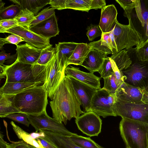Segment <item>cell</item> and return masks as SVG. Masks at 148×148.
Instances as JSON below:
<instances>
[{
	"instance_id": "2e32d148",
	"label": "cell",
	"mask_w": 148,
	"mask_h": 148,
	"mask_svg": "<svg viewBox=\"0 0 148 148\" xmlns=\"http://www.w3.org/2000/svg\"><path fill=\"white\" fill-rule=\"evenodd\" d=\"M142 95L140 89L124 81L117 89L115 94L116 100L129 103L141 101Z\"/></svg>"
},
{
	"instance_id": "f1b7e54d",
	"label": "cell",
	"mask_w": 148,
	"mask_h": 148,
	"mask_svg": "<svg viewBox=\"0 0 148 148\" xmlns=\"http://www.w3.org/2000/svg\"><path fill=\"white\" fill-rule=\"evenodd\" d=\"M92 0H66V9L88 12L90 10Z\"/></svg>"
},
{
	"instance_id": "ab89813d",
	"label": "cell",
	"mask_w": 148,
	"mask_h": 148,
	"mask_svg": "<svg viewBox=\"0 0 148 148\" xmlns=\"http://www.w3.org/2000/svg\"><path fill=\"white\" fill-rule=\"evenodd\" d=\"M6 118L23 124L28 127L30 124L27 118V115L25 113L19 112L10 114L4 116Z\"/></svg>"
},
{
	"instance_id": "bcb514c9",
	"label": "cell",
	"mask_w": 148,
	"mask_h": 148,
	"mask_svg": "<svg viewBox=\"0 0 148 148\" xmlns=\"http://www.w3.org/2000/svg\"><path fill=\"white\" fill-rule=\"evenodd\" d=\"M17 57V53L13 55H10V53H7L5 51L3 50L0 52V65H3L5 61L8 59L16 60Z\"/></svg>"
},
{
	"instance_id": "d590c367",
	"label": "cell",
	"mask_w": 148,
	"mask_h": 148,
	"mask_svg": "<svg viewBox=\"0 0 148 148\" xmlns=\"http://www.w3.org/2000/svg\"><path fill=\"white\" fill-rule=\"evenodd\" d=\"M104 85L103 88L115 96L116 92L120 87L118 85L114 73L111 76L103 78Z\"/></svg>"
},
{
	"instance_id": "ee69618b",
	"label": "cell",
	"mask_w": 148,
	"mask_h": 148,
	"mask_svg": "<svg viewBox=\"0 0 148 148\" xmlns=\"http://www.w3.org/2000/svg\"><path fill=\"white\" fill-rule=\"evenodd\" d=\"M7 147V148H36L22 140L13 142L11 144L8 143Z\"/></svg>"
},
{
	"instance_id": "cb8c5ba5",
	"label": "cell",
	"mask_w": 148,
	"mask_h": 148,
	"mask_svg": "<svg viewBox=\"0 0 148 148\" xmlns=\"http://www.w3.org/2000/svg\"><path fill=\"white\" fill-rule=\"evenodd\" d=\"M21 10L27 9L36 15L44 6L49 4L50 0H11Z\"/></svg>"
},
{
	"instance_id": "603a6c76",
	"label": "cell",
	"mask_w": 148,
	"mask_h": 148,
	"mask_svg": "<svg viewBox=\"0 0 148 148\" xmlns=\"http://www.w3.org/2000/svg\"><path fill=\"white\" fill-rule=\"evenodd\" d=\"M91 49L87 43H78L72 55L67 61L65 68L71 64L81 66Z\"/></svg>"
},
{
	"instance_id": "ba28073f",
	"label": "cell",
	"mask_w": 148,
	"mask_h": 148,
	"mask_svg": "<svg viewBox=\"0 0 148 148\" xmlns=\"http://www.w3.org/2000/svg\"><path fill=\"white\" fill-rule=\"evenodd\" d=\"M27 118L36 132L46 130L70 136L75 134L68 130L62 123L50 117L46 111L37 115H27Z\"/></svg>"
},
{
	"instance_id": "e0dca14e",
	"label": "cell",
	"mask_w": 148,
	"mask_h": 148,
	"mask_svg": "<svg viewBox=\"0 0 148 148\" xmlns=\"http://www.w3.org/2000/svg\"><path fill=\"white\" fill-rule=\"evenodd\" d=\"M42 50L27 43L17 45L16 49L17 55V59L23 63L33 65L38 59Z\"/></svg>"
},
{
	"instance_id": "484cf974",
	"label": "cell",
	"mask_w": 148,
	"mask_h": 148,
	"mask_svg": "<svg viewBox=\"0 0 148 148\" xmlns=\"http://www.w3.org/2000/svg\"><path fill=\"white\" fill-rule=\"evenodd\" d=\"M110 58L121 71L128 68L132 64V60L125 49L112 54Z\"/></svg>"
},
{
	"instance_id": "11a10c76",
	"label": "cell",
	"mask_w": 148,
	"mask_h": 148,
	"mask_svg": "<svg viewBox=\"0 0 148 148\" xmlns=\"http://www.w3.org/2000/svg\"><path fill=\"white\" fill-rule=\"evenodd\" d=\"M145 35L146 36L147 38H148V18L146 24Z\"/></svg>"
},
{
	"instance_id": "9f6ffc18",
	"label": "cell",
	"mask_w": 148,
	"mask_h": 148,
	"mask_svg": "<svg viewBox=\"0 0 148 148\" xmlns=\"http://www.w3.org/2000/svg\"><path fill=\"white\" fill-rule=\"evenodd\" d=\"M144 89H145L148 92V86L146 88H145Z\"/></svg>"
},
{
	"instance_id": "30bf717a",
	"label": "cell",
	"mask_w": 148,
	"mask_h": 148,
	"mask_svg": "<svg viewBox=\"0 0 148 148\" xmlns=\"http://www.w3.org/2000/svg\"><path fill=\"white\" fill-rule=\"evenodd\" d=\"M46 68L45 79L43 85L47 92L48 97L51 100L64 74L61 71L57 52L46 65Z\"/></svg>"
},
{
	"instance_id": "9a60e30c",
	"label": "cell",
	"mask_w": 148,
	"mask_h": 148,
	"mask_svg": "<svg viewBox=\"0 0 148 148\" xmlns=\"http://www.w3.org/2000/svg\"><path fill=\"white\" fill-rule=\"evenodd\" d=\"M64 73L97 89H100L101 77L96 76L93 73H86L80 70L79 68L67 66L65 69Z\"/></svg>"
},
{
	"instance_id": "d4e9b609",
	"label": "cell",
	"mask_w": 148,
	"mask_h": 148,
	"mask_svg": "<svg viewBox=\"0 0 148 148\" xmlns=\"http://www.w3.org/2000/svg\"><path fill=\"white\" fill-rule=\"evenodd\" d=\"M15 95L0 94V117H3L9 114L20 112L15 107L14 101Z\"/></svg>"
},
{
	"instance_id": "7dc6e473",
	"label": "cell",
	"mask_w": 148,
	"mask_h": 148,
	"mask_svg": "<svg viewBox=\"0 0 148 148\" xmlns=\"http://www.w3.org/2000/svg\"><path fill=\"white\" fill-rule=\"evenodd\" d=\"M106 4L104 0H92L90 8L95 10L102 9L106 6Z\"/></svg>"
},
{
	"instance_id": "8d00e7d4",
	"label": "cell",
	"mask_w": 148,
	"mask_h": 148,
	"mask_svg": "<svg viewBox=\"0 0 148 148\" xmlns=\"http://www.w3.org/2000/svg\"><path fill=\"white\" fill-rule=\"evenodd\" d=\"M98 72L100 75L101 78H103L111 76L114 73L110 57H107L105 58Z\"/></svg>"
},
{
	"instance_id": "db71d44e",
	"label": "cell",
	"mask_w": 148,
	"mask_h": 148,
	"mask_svg": "<svg viewBox=\"0 0 148 148\" xmlns=\"http://www.w3.org/2000/svg\"><path fill=\"white\" fill-rule=\"evenodd\" d=\"M5 3L1 0H0V10H2L5 7L4 5Z\"/></svg>"
},
{
	"instance_id": "f6af8a7d",
	"label": "cell",
	"mask_w": 148,
	"mask_h": 148,
	"mask_svg": "<svg viewBox=\"0 0 148 148\" xmlns=\"http://www.w3.org/2000/svg\"><path fill=\"white\" fill-rule=\"evenodd\" d=\"M49 4L51 7L58 10L66 9V0H50Z\"/></svg>"
},
{
	"instance_id": "5bb4252c",
	"label": "cell",
	"mask_w": 148,
	"mask_h": 148,
	"mask_svg": "<svg viewBox=\"0 0 148 148\" xmlns=\"http://www.w3.org/2000/svg\"><path fill=\"white\" fill-rule=\"evenodd\" d=\"M29 28L39 35L49 39L58 35L59 32L55 14L38 23L30 26Z\"/></svg>"
},
{
	"instance_id": "4dcf8cb0",
	"label": "cell",
	"mask_w": 148,
	"mask_h": 148,
	"mask_svg": "<svg viewBox=\"0 0 148 148\" xmlns=\"http://www.w3.org/2000/svg\"><path fill=\"white\" fill-rule=\"evenodd\" d=\"M14 19L18 25L29 27L30 23L35 19L34 14L27 9L21 10L18 14Z\"/></svg>"
},
{
	"instance_id": "e575fe53",
	"label": "cell",
	"mask_w": 148,
	"mask_h": 148,
	"mask_svg": "<svg viewBox=\"0 0 148 148\" xmlns=\"http://www.w3.org/2000/svg\"><path fill=\"white\" fill-rule=\"evenodd\" d=\"M136 54L139 61L148 62V38L136 47Z\"/></svg>"
},
{
	"instance_id": "ac0fdd59",
	"label": "cell",
	"mask_w": 148,
	"mask_h": 148,
	"mask_svg": "<svg viewBox=\"0 0 148 148\" xmlns=\"http://www.w3.org/2000/svg\"><path fill=\"white\" fill-rule=\"evenodd\" d=\"M99 26L102 33L110 32L117 20V12L113 4L106 5L101 9Z\"/></svg>"
},
{
	"instance_id": "44dd1931",
	"label": "cell",
	"mask_w": 148,
	"mask_h": 148,
	"mask_svg": "<svg viewBox=\"0 0 148 148\" xmlns=\"http://www.w3.org/2000/svg\"><path fill=\"white\" fill-rule=\"evenodd\" d=\"M108 55L95 49H91L81 66L90 72H98Z\"/></svg>"
},
{
	"instance_id": "9c48e42d",
	"label": "cell",
	"mask_w": 148,
	"mask_h": 148,
	"mask_svg": "<svg viewBox=\"0 0 148 148\" xmlns=\"http://www.w3.org/2000/svg\"><path fill=\"white\" fill-rule=\"evenodd\" d=\"M122 71L125 82L141 89L148 86V62L135 63Z\"/></svg>"
},
{
	"instance_id": "5b68a950",
	"label": "cell",
	"mask_w": 148,
	"mask_h": 148,
	"mask_svg": "<svg viewBox=\"0 0 148 148\" xmlns=\"http://www.w3.org/2000/svg\"><path fill=\"white\" fill-rule=\"evenodd\" d=\"M117 52L123 49L127 50L138 46L143 41L141 34L134 28L132 21L128 25L119 23L117 20L112 29Z\"/></svg>"
},
{
	"instance_id": "4316f807",
	"label": "cell",
	"mask_w": 148,
	"mask_h": 148,
	"mask_svg": "<svg viewBox=\"0 0 148 148\" xmlns=\"http://www.w3.org/2000/svg\"><path fill=\"white\" fill-rule=\"evenodd\" d=\"M10 123L12 128L18 138L27 143L33 146L36 148H44L40 145L36 139H33L30 135L18 126L16 125L13 121H11Z\"/></svg>"
},
{
	"instance_id": "6f0895ef",
	"label": "cell",
	"mask_w": 148,
	"mask_h": 148,
	"mask_svg": "<svg viewBox=\"0 0 148 148\" xmlns=\"http://www.w3.org/2000/svg\"><path fill=\"white\" fill-rule=\"evenodd\" d=\"M101 148H103V147H101Z\"/></svg>"
},
{
	"instance_id": "f546056e",
	"label": "cell",
	"mask_w": 148,
	"mask_h": 148,
	"mask_svg": "<svg viewBox=\"0 0 148 148\" xmlns=\"http://www.w3.org/2000/svg\"><path fill=\"white\" fill-rule=\"evenodd\" d=\"M137 16L143 27L147 24L148 18V7L139 0H133Z\"/></svg>"
},
{
	"instance_id": "1f68e13d",
	"label": "cell",
	"mask_w": 148,
	"mask_h": 148,
	"mask_svg": "<svg viewBox=\"0 0 148 148\" xmlns=\"http://www.w3.org/2000/svg\"><path fill=\"white\" fill-rule=\"evenodd\" d=\"M56 52V48L52 47L51 45L49 47L42 49L39 58L35 64L46 66Z\"/></svg>"
},
{
	"instance_id": "7402d4cb",
	"label": "cell",
	"mask_w": 148,
	"mask_h": 148,
	"mask_svg": "<svg viewBox=\"0 0 148 148\" xmlns=\"http://www.w3.org/2000/svg\"><path fill=\"white\" fill-rule=\"evenodd\" d=\"M43 83L5 82L0 88V94L15 95L27 89L32 88Z\"/></svg>"
},
{
	"instance_id": "f907efd6",
	"label": "cell",
	"mask_w": 148,
	"mask_h": 148,
	"mask_svg": "<svg viewBox=\"0 0 148 148\" xmlns=\"http://www.w3.org/2000/svg\"><path fill=\"white\" fill-rule=\"evenodd\" d=\"M141 90L143 93L141 101L143 103L148 105V92L144 89H141Z\"/></svg>"
},
{
	"instance_id": "7bdbcfd3",
	"label": "cell",
	"mask_w": 148,
	"mask_h": 148,
	"mask_svg": "<svg viewBox=\"0 0 148 148\" xmlns=\"http://www.w3.org/2000/svg\"><path fill=\"white\" fill-rule=\"evenodd\" d=\"M18 25L14 18L0 20V32L5 33V31Z\"/></svg>"
},
{
	"instance_id": "f5cc1de1",
	"label": "cell",
	"mask_w": 148,
	"mask_h": 148,
	"mask_svg": "<svg viewBox=\"0 0 148 148\" xmlns=\"http://www.w3.org/2000/svg\"><path fill=\"white\" fill-rule=\"evenodd\" d=\"M6 65H0V80L6 77L5 70Z\"/></svg>"
},
{
	"instance_id": "83f0119b",
	"label": "cell",
	"mask_w": 148,
	"mask_h": 148,
	"mask_svg": "<svg viewBox=\"0 0 148 148\" xmlns=\"http://www.w3.org/2000/svg\"><path fill=\"white\" fill-rule=\"evenodd\" d=\"M75 144L82 148H101V147L89 137L79 136L75 134L70 136Z\"/></svg>"
},
{
	"instance_id": "74e56055",
	"label": "cell",
	"mask_w": 148,
	"mask_h": 148,
	"mask_svg": "<svg viewBox=\"0 0 148 148\" xmlns=\"http://www.w3.org/2000/svg\"><path fill=\"white\" fill-rule=\"evenodd\" d=\"M91 49H94L107 54H113L112 51L105 41L101 39L99 40L90 42L88 44Z\"/></svg>"
},
{
	"instance_id": "60d3db41",
	"label": "cell",
	"mask_w": 148,
	"mask_h": 148,
	"mask_svg": "<svg viewBox=\"0 0 148 148\" xmlns=\"http://www.w3.org/2000/svg\"><path fill=\"white\" fill-rule=\"evenodd\" d=\"M86 35L89 40L92 41L98 36H101L102 32L97 25L90 24L86 28Z\"/></svg>"
},
{
	"instance_id": "ffe728a7",
	"label": "cell",
	"mask_w": 148,
	"mask_h": 148,
	"mask_svg": "<svg viewBox=\"0 0 148 148\" xmlns=\"http://www.w3.org/2000/svg\"><path fill=\"white\" fill-rule=\"evenodd\" d=\"M78 43L73 42H59L56 44L57 58L61 72L64 73L66 62L70 58Z\"/></svg>"
},
{
	"instance_id": "8992f818",
	"label": "cell",
	"mask_w": 148,
	"mask_h": 148,
	"mask_svg": "<svg viewBox=\"0 0 148 148\" xmlns=\"http://www.w3.org/2000/svg\"><path fill=\"white\" fill-rule=\"evenodd\" d=\"M113 110L116 116L148 124V105L141 101L129 103L116 99Z\"/></svg>"
},
{
	"instance_id": "277c9868",
	"label": "cell",
	"mask_w": 148,
	"mask_h": 148,
	"mask_svg": "<svg viewBox=\"0 0 148 148\" xmlns=\"http://www.w3.org/2000/svg\"><path fill=\"white\" fill-rule=\"evenodd\" d=\"M120 135L128 148H147L148 124L122 118L120 123Z\"/></svg>"
},
{
	"instance_id": "6da1fadb",
	"label": "cell",
	"mask_w": 148,
	"mask_h": 148,
	"mask_svg": "<svg viewBox=\"0 0 148 148\" xmlns=\"http://www.w3.org/2000/svg\"><path fill=\"white\" fill-rule=\"evenodd\" d=\"M53 118L66 125L73 118H77L85 112L69 77L64 74L52 99L50 101Z\"/></svg>"
},
{
	"instance_id": "3957f363",
	"label": "cell",
	"mask_w": 148,
	"mask_h": 148,
	"mask_svg": "<svg viewBox=\"0 0 148 148\" xmlns=\"http://www.w3.org/2000/svg\"><path fill=\"white\" fill-rule=\"evenodd\" d=\"M46 66L23 63L16 59L12 64L6 65L5 82L44 83L46 74Z\"/></svg>"
},
{
	"instance_id": "681fc988",
	"label": "cell",
	"mask_w": 148,
	"mask_h": 148,
	"mask_svg": "<svg viewBox=\"0 0 148 148\" xmlns=\"http://www.w3.org/2000/svg\"><path fill=\"white\" fill-rule=\"evenodd\" d=\"M30 136L34 139H36L39 137L43 138L45 136L44 133L41 131H40L39 132H33L30 134Z\"/></svg>"
},
{
	"instance_id": "d6a6232c",
	"label": "cell",
	"mask_w": 148,
	"mask_h": 148,
	"mask_svg": "<svg viewBox=\"0 0 148 148\" xmlns=\"http://www.w3.org/2000/svg\"><path fill=\"white\" fill-rule=\"evenodd\" d=\"M21 10L20 6L16 4L5 7L0 10V20L14 19L18 14Z\"/></svg>"
},
{
	"instance_id": "7a4b0ae2",
	"label": "cell",
	"mask_w": 148,
	"mask_h": 148,
	"mask_svg": "<svg viewBox=\"0 0 148 148\" xmlns=\"http://www.w3.org/2000/svg\"><path fill=\"white\" fill-rule=\"evenodd\" d=\"M48 96L43 85H39L15 95L14 101L20 112L27 115H37L46 111Z\"/></svg>"
},
{
	"instance_id": "816d5d0a",
	"label": "cell",
	"mask_w": 148,
	"mask_h": 148,
	"mask_svg": "<svg viewBox=\"0 0 148 148\" xmlns=\"http://www.w3.org/2000/svg\"><path fill=\"white\" fill-rule=\"evenodd\" d=\"M1 132L0 134V148H7L8 143L5 141L3 138L4 135Z\"/></svg>"
},
{
	"instance_id": "c3c4849f",
	"label": "cell",
	"mask_w": 148,
	"mask_h": 148,
	"mask_svg": "<svg viewBox=\"0 0 148 148\" xmlns=\"http://www.w3.org/2000/svg\"><path fill=\"white\" fill-rule=\"evenodd\" d=\"M41 145L44 148H57L53 145L41 137H39L36 139Z\"/></svg>"
},
{
	"instance_id": "52a82bcc",
	"label": "cell",
	"mask_w": 148,
	"mask_h": 148,
	"mask_svg": "<svg viewBox=\"0 0 148 148\" xmlns=\"http://www.w3.org/2000/svg\"><path fill=\"white\" fill-rule=\"evenodd\" d=\"M115 100V96L103 88L97 90L92 100L90 111L103 118L116 116L113 110Z\"/></svg>"
},
{
	"instance_id": "4fadbf2b",
	"label": "cell",
	"mask_w": 148,
	"mask_h": 148,
	"mask_svg": "<svg viewBox=\"0 0 148 148\" xmlns=\"http://www.w3.org/2000/svg\"><path fill=\"white\" fill-rule=\"evenodd\" d=\"M67 76L70 80L84 112H90L92 100L97 89L73 77Z\"/></svg>"
},
{
	"instance_id": "680465c9",
	"label": "cell",
	"mask_w": 148,
	"mask_h": 148,
	"mask_svg": "<svg viewBox=\"0 0 148 148\" xmlns=\"http://www.w3.org/2000/svg\"></svg>"
},
{
	"instance_id": "b9f144b4",
	"label": "cell",
	"mask_w": 148,
	"mask_h": 148,
	"mask_svg": "<svg viewBox=\"0 0 148 148\" xmlns=\"http://www.w3.org/2000/svg\"><path fill=\"white\" fill-rule=\"evenodd\" d=\"M25 41L20 36L15 34H12L5 38H0V49L1 50L5 44L10 43L16 46L20 42Z\"/></svg>"
},
{
	"instance_id": "836d02e7",
	"label": "cell",
	"mask_w": 148,
	"mask_h": 148,
	"mask_svg": "<svg viewBox=\"0 0 148 148\" xmlns=\"http://www.w3.org/2000/svg\"><path fill=\"white\" fill-rule=\"evenodd\" d=\"M50 7L43 9L35 16V19L30 23L29 27L45 20L55 14V9L53 8Z\"/></svg>"
},
{
	"instance_id": "8fae6325",
	"label": "cell",
	"mask_w": 148,
	"mask_h": 148,
	"mask_svg": "<svg viewBox=\"0 0 148 148\" xmlns=\"http://www.w3.org/2000/svg\"><path fill=\"white\" fill-rule=\"evenodd\" d=\"M75 122L78 129L90 136H97L101 131L102 121L95 112H85L75 118Z\"/></svg>"
},
{
	"instance_id": "f35d334b",
	"label": "cell",
	"mask_w": 148,
	"mask_h": 148,
	"mask_svg": "<svg viewBox=\"0 0 148 148\" xmlns=\"http://www.w3.org/2000/svg\"><path fill=\"white\" fill-rule=\"evenodd\" d=\"M115 1L124 10V16L128 18L129 21H131V14L135 8L133 0H116Z\"/></svg>"
},
{
	"instance_id": "7c38bea8",
	"label": "cell",
	"mask_w": 148,
	"mask_h": 148,
	"mask_svg": "<svg viewBox=\"0 0 148 148\" xmlns=\"http://www.w3.org/2000/svg\"><path fill=\"white\" fill-rule=\"evenodd\" d=\"M5 33L19 36L27 43L39 49H42L51 45L50 43V39L39 35L26 26L18 25L5 31Z\"/></svg>"
},
{
	"instance_id": "d6986e66",
	"label": "cell",
	"mask_w": 148,
	"mask_h": 148,
	"mask_svg": "<svg viewBox=\"0 0 148 148\" xmlns=\"http://www.w3.org/2000/svg\"><path fill=\"white\" fill-rule=\"evenodd\" d=\"M45 134L42 138L57 148H82L74 143L70 136L46 130H41Z\"/></svg>"
}]
</instances>
